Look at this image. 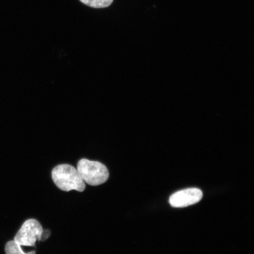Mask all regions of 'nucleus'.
I'll return each instance as SVG.
<instances>
[{
	"mask_svg": "<svg viewBox=\"0 0 254 254\" xmlns=\"http://www.w3.org/2000/svg\"><path fill=\"white\" fill-rule=\"evenodd\" d=\"M52 179L60 190L68 192L74 190L84 191L85 182L81 179L75 168L69 164H60L53 168Z\"/></svg>",
	"mask_w": 254,
	"mask_h": 254,
	"instance_id": "f257e3e1",
	"label": "nucleus"
},
{
	"mask_svg": "<svg viewBox=\"0 0 254 254\" xmlns=\"http://www.w3.org/2000/svg\"><path fill=\"white\" fill-rule=\"evenodd\" d=\"M77 170L82 180L90 186L101 185L109 178L107 167L99 161L82 158L78 162Z\"/></svg>",
	"mask_w": 254,
	"mask_h": 254,
	"instance_id": "f03ea898",
	"label": "nucleus"
},
{
	"mask_svg": "<svg viewBox=\"0 0 254 254\" xmlns=\"http://www.w3.org/2000/svg\"><path fill=\"white\" fill-rule=\"evenodd\" d=\"M43 230L40 222L30 219L24 222L14 237V241L21 246L35 247L37 240H41Z\"/></svg>",
	"mask_w": 254,
	"mask_h": 254,
	"instance_id": "7ed1b4c3",
	"label": "nucleus"
},
{
	"mask_svg": "<svg viewBox=\"0 0 254 254\" xmlns=\"http://www.w3.org/2000/svg\"><path fill=\"white\" fill-rule=\"evenodd\" d=\"M203 196L201 190L195 188L179 190L171 195L169 202L175 208L186 207L201 201Z\"/></svg>",
	"mask_w": 254,
	"mask_h": 254,
	"instance_id": "20e7f679",
	"label": "nucleus"
},
{
	"mask_svg": "<svg viewBox=\"0 0 254 254\" xmlns=\"http://www.w3.org/2000/svg\"><path fill=\"white\" fill-rule=\"evenodd\" d=\"M6 254H36L35 252L25 253L21 249V246L14 240L9 241L5 246Z\"/></svg>",
	"mask_w": 254,
	"mask_h": 254,
	"instance_id": "39448f33",
	"label": "nucleus"
},
{
	"mask_svg": "<svg viewBox=\"0 0 254 254\" xmlns=\"http://www.w3.org/2000/svg\"><path fill=\"white\" fill-rule=\"evenodd\" d=\"M83 4L95 8H102L109 7L113 0H80Z\"/></svg>",
	"mask_w": 254,
	"mask_h": 254,
	"instance_id": "423d86ee",
	"label": "nucleus"
},
{
	"mask_svg": "<svg viewBox=\"0 0 254 254\" xmlns=\"http://www.w3.org/2000/svg\"><path fill=\"white\" fill-rule=\"evenodd\" d=\"M50 236V232L49 231H43L42 236H41V241H45Z\"/></svg>",
	"mask_w": 254,
	"mask_h": 254,
	"instance_id": "0eeeda50",
	"label": "nucleus"
}]
</instances>
